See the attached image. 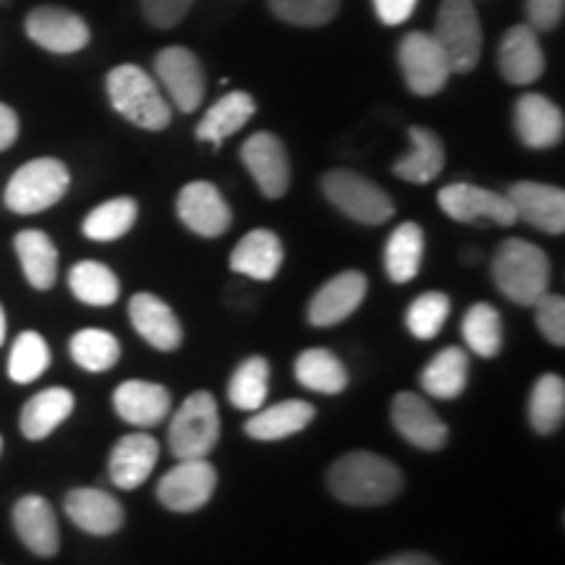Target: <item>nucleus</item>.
I'll return each mask as SVG.
<instances>
[{
	"label": "nucleus",
	"instance_id": "f257e3e1",
	"mask_svg": "<svg viewBox=\"0 0 565 565\" xmlns=\"http://www.w3.org/2000/svg\"><path fill=\"white\" fill-rule=\"evenodd\" d=\"M328 484L341 503L383 505L404 490V475L398 466L383 456L370 454V450H353L330 466Z\"/></svg>",
	"mask_w": 565,
	"mask_h": 565
},
{
	"label": "nucleus",
	"instance_id": "f03ea898",
	"mask_svg": "<svg viewBox=\"0 0 565 565\" xmlns=\"http://www.w3.org/2000/svg\"><path fill=\"white\" fill-rule=\"evenodd\" d=\"M105 89H108L113 110L139 129L166 131L171 126L173 105L162 95L160 84L137 63H121L110 68Z\"/></svg>",
	"mask_w": 565,
	"mask_h": 565
},
{
	"label": "nucleus",
	"instance_id": "7ed1b4c3",
	"mask_svg": "<svg viewBox=\"0 0 565 565\" xmlns=\"http://www.w3.org/2000/svg\"><path fill=\"white\" fill-rule=\"evenodd\" d=\"M550 273L553 270H550L547 254L524 238H508L494 252V286L505 299L521 303V307H534L536 299L547 294Z\"/></svg>",
	"mask_w": 565,
	"mask_h": 565
},
{
	"label": "nucleus",
	"instance_id": "20e7f679",
	"mask_svg": "<svg viewBox=\"0 0 565 565\" xmlns=\"http://www.w3.org/2000/svg\"><path fill=\"white\" fill-rule=\"evenodd\" d=\"M433 38L443 47L454 74H469L482 61L484 32L475 0H443Z\"/></svg>",
	"mask_w": 565,
	"mask_h": 565
},
{
	"label": "nucleus",
	"instance_id": "39448f33",
	"mask_svg": "<svg viewBox=\"0 0 565 565\" xmlns=\"http://www.w3.org/2000/svg\"><path fill=\"white\" fill-rule=\"evenodd\" d=\"M71 186V173L66 162L55 158H38L24 162L11 181L6 183L3 202L17 215H38L51 210L66 196Z\"/></svg>",
	"mask_w": 565,
	"mask_h": 565
},
{
	"label": "nucleus",
	"instance_id": "423d86ee",
	"mask_svg": "<svg viewBox=\"0 0 565 565\" xmlns=\"http://www.w3.org/2000/svg\"><path fill=\"white\" fill-rule=\"evenodd\" d=\"M320 186L335 210L362 225H383L395 212L391 194L383 186H377L362 173L349 171V168H335V171L324 173Z\"/></svg>",
	"mask_w": 565,
	"mask_h": 565
},
{
	"label": "nucleus",
	"instance_id": "0eeeda50",
	"mask_svg": "<svg viewBox=\"0 0 565 565\" xmlns=\"http://www.w3.org/2000/svg\"><path fill=\"white\" fill-rule=\"evenodd\" d=\"M221 440V414L207 391H196L183 401L168 427V445L175 461L207 458Z\"/></svg>",
	"mask_w": 565,
	"mask_h": 565
},
{
	"label": "nucleus",
	"instance_id": "6e6552de",
	"mask_svg": "<svg viewBox=\"0 0 565 565\" xmlns=\"http://www.w3.org/2000/svg\"><path fill=\"white\" fill-rule=\"evenodd\" d=\"M154 74L162 87V95L168 103L181 113H194L204 100V89H207V76L200 55L183 45L162 47L154 55Z\"/></svg>",
	"mask_w": 565,
	"mask_h": 565
},
{
	"label": "nucleus",
	"instance_id": "1a4fd4ad",
	"mask_svg": "<svg viewBox=\"0 0 565 565\" xmlns=\"http://www.w3.org/2000/svg\"><path fill=\"white\" fill-rule=\"evenodd\" d=\"M398 66L406 87L419 97H433L450 82V63L427 32H408L398 45Z\"/></svg>",
	"mask_w": 565,
	"mask_h": 565
},
{
	"label": "nucleus",
	"instance_id": "9d476101",
	"mask_svg": "<svg viewBox=\"0 0 565 565\" xmlns=\"http://www.w3.org/2000/svg\"><path fill=\"white\" fill-rule=\"evenodd\" d=\"M24 32L34 45L55 55H74L92 42V30L79 13L63 6H38L26 13Z\"/></svg>",
	"mask_w": 565,
	"mask_h": 565
},
{
	"label": "nucleus",
	"instance_id": "9b49d317",
	"mask_svg": "<svg viewBox=\"0 0 565 565\" xmlns=\"http://www.w3.org/2000/svg\"><path fill=\"white\" fill-rule=\"evenodd\" d=\"M437 204L456 223H490L508 228L519 221L505 194L475 186V183H450V186L440 189Z\"/></svg>",
	"mask_w": 565,
	"mask_h": 565
},
{
	"label": "nucleus",
	"instance_id": "f8f14e48",
	"mask_svg": "<svg viewBox=\"0 0 565 565\" xmlns=\"http://www.w3.org/2000/svg\"><path fill=\"white\" fill-rule=\"evenodd\" d=\"M215 487V466L207 458H186L160 479L158 500L173 513H194L210 503Z\"/></svg>",
	"mask_w": 565,
	"mask_h": 565
},
{
	"label": "nucleus",
	"instance_id": "ddd939ff",
	"mask_svg": "<svg viewBox=\"0 0 565 565\" xmlns=\"http://www.w3.org/2000/svg\"><path fill=\"white\" fill-rule=\"evenodd\" d=\"M242 162L267 200H280L291 186V160L273 131H257L244 141Z\"/></svg>",
	"mask_w": 565,
	"mask_h": 565
},
{
	"label": "nucleus",
	"instance_id": "4468645a",
	"mask_svg": "<svg viewBox=\"0 0 565 565\" xmlns=\"http://www.w3.org/2000/svg\"><path fill=\"white\" fill-rule=\"evenodd\" d=\"M179 221L202 238H217L231 228L233 212L221 194V189L210 181H192L179 192L175 200Z\"/></svg>",
	"mask_w": 565,
	"mask_h": 565
},
{
	"label": "nucleus",
	"instance_id": "2eb2a0df",
	"mask_svg": "<svg viewBox=\"0 0 565 565\" xmlns=\"http://www.w3.org/2000/svg\"><path fill=\"white\" fill-rule=\"evenodd\" d=\"M508 202L513 204L515 217L532 228L561 236L565 231V192L553 183L519 181L508 186Z\"/></svg>",
	"mask_w": 565,
	"mask_h": 565
},
{
	"label": "nucleus",
	"instance_id": "dca6fc26",
	"mask_svg": "<svg viewBox=\"0 0 565 565\" xmlns=\"http://www.w3.org/2000/svg\"><path fill=\"white\" fill-rule=\"evenodd\" d=\"M513 129L521 145L529 150H550V147L561 145L565 137L563 110L540 92H524L515 100Z\"/></svg>",
	"mask_w": 565,
	"mask_h": 565
},
{
	"label": "nucleus",
	"instance_id": "f3484780",
	"mask_svg": "<svg viewBox=\"0 0 565 565\" xmlns=\"http://www.w3.org/2000/svg\"><path fill=\"white\" fill-rule=\"evenodd\" d=\"M498 68L513 87H526L545 74V51L540 34L529 24H513L498 47Z\"/></svg>",
	"mask_w": 565,
	"mask_h": 565
},
{
	"label": "nucleus",
	"instance_id": "a211bd4d",
	"mask_svg": "<svg viewBox=\"0 0 565 565\" xmlns=\"http://www.w3.org/2000/svg\"><path fill=\"white\" fill-rule=\"evenodd\" d=\"M393 427L419 450H440L448 443V427L422 395L398 393L391 406Z\"/></svg>",
	"mask_w": 565,
	"mask_h": 565
},
{
	"label": "nucleus",
	"instance_id": "6ab92c4d",
	"mask_svg": "<svg viewBox=\"0 0 565 565\" xmlns=\"http://www.w3.org/2000/svg\"><path fill=\"white\" fill-rule=\"evenodd\" d=\"M370 282L359 270H345L328 280L309 303V322L315 328H333V324L349 320L366 299Z\"/></svg>",
	"mask_w": 565,
	"mask_h": 565
},
{
	"label": "nucleus",
	"instance_id": "aec40b11",
	"mask_svg": "<svg viewBox=\"0 0 565 565\" xmlns=\"http://www.w3.org/2000/svg\"><path fill=\"white\" fill-rule=\"evenodd\" d=\"M13 529L30 553L40 557L58 555L61 532L53 505L40 494H24L13 505Z\"/></svg>",
	"mask_w": 565,
	"mask_h": 565
},
{
	"label": "nucleus",
	"instance_id": "412c9836",
	"mask_svg": "<svg viewBox=\"0 0 565 565\" xmlns=\"http://www.w3.org/2000/svg\"><path fill=\"white\" fill-rule=\"evenodd\" d=\"M160 445L154 437L145 433L126 435L113 445L108 458V475L110 482L121 490H137L150 479V475L158 466Z\"/></svg>",
	"mask_w": 565,
	"mask_h": 565
},
{
	"label": "nucleus",
	"instance_id": "4be33fe9",
	"mask_svg": "<svg viewBox=\"0 0 565 565\" xmlns=\"http://www.w3.org/2000/svg\"><path fill=\"white\" fill-rule=\"evenodd\" d=\"M171 393L160 383H147V380H126L113 393V408L126 424L150 429L166 419L171 412Z\"/></svg>",
	"mask_w": 565,
	"mask_h": 565
},
{
	"label": "nucleus",
	"instance_id": "5701e85b",
	"mask_svg": "<svg viewBox=\"0 0 565 565\" xmlns=\"http://www.w3.org/2000/svg\"><path fill=\"white\" fill-rule=\"evenodd\" d=\"M66 515L82 532L110 536L124 526V505L110 492L79 487L66 494Z\"/></svg>",
	"mask_w": 565,
	"mask_h": 565
},
{
	"label": "nucleus",
	"instance_id": "b1692460",
	"mask_svg": "<svg viewBox=\"0 0 565 565\" xmlns=\"http://www.w3.org/2000/svg\"><path fill=\"white\" fill-rule=\"evenodd\" d=\"M129 317L134 330L145 338L152 349L175 351L183 341L179 317L166 301L154 294H137L129 303Z\"/></svg>",
	"mask_w": 565,
	"mask_h": 565
},
{
	"label": "nucleus",
	"instance_id": "393cba45",
	"mask_svg": "<svg viewBox=\"0 0 565 565\" xmlns=\"http://www.w3.org/2000/svg\"><path fill=\"white\" fill-rule=\"evenodd\" d=\"M282 257L280 238L267 228H254L233 246L231 270L252 280H273L280 273Z\"/></svg>",
	"mask_w": 565,
	"mask_h": 565
},
{
	"label": "nucleus",
	"instance_id": "a878e982",
	"mask_svg": "<svg viewBox=\"0 0 565 565\" xmlns=\"http://www.w3.org/2000/svg\"><path fill=\"white\" fill-rule=\"evenodd\" d=\"M74 393L66 391V387H47V391H40L38 395H32V398L26 401L24 408H21V435L34 443L45 440L47 435H53L55 429L74 414Z\"/></svg>",
	"mask_w": 565,
	"mask_h": 565
},
{
	"label": "nucleus",
	"instance_id": "bb28decb",
	"mask_svg": "<svg viewBox=\"0 0 565 565\" xmlns=\"http://www.w3.org/2000/svg\"><path fill=\"white\" fill-rule=\"evenodd\" d=\"M257 113V103L249 92L236 89L223 95L215 105H210V110L204 113L200 126H196V139L207 141V145L221 147L225 139L233 137L236 131H242L246 124L252 121V116Z\"/></svg>",
	"mask_w": 565,
	"mask_h": 565
},
{
	"label": "nucleus",
	"instance_id": "cd10ccee",
	"mask_svg": "<svg viewBox=\"0 0 565 565\" xmlns=\"http://www.w3.org/2000/svg\"><path fill=\"white\" fill-rule=\"evenodd\" d=\"M315 419V406L307 401L291 398L280 401V404L257 408L252 414V419L246 422V435L254 437L259 443H273L282 440V437H291L301 429H307Z\"/></svg>",
	"mask_w": 565,
	"mask_h": 565
},
{
	"label": "nucleus",
	"instance_id": "c85d7f7f",
	"mask_svg": "<svg viewBox=\"0 0 565 565\" xmlns=\"http://www.w3.org/2000/svg\"><path fill=\"white\" fill-rule=\"evenodd\" d=\"M17 257L24 270V278L38 291H51L58 280V249L53 238L38 228L17 233Z\"/></svg>",
	"mask_w": 565,
	"mask_h": 565
},
{
	"label": "nucleus",
	"instance_id": "c756f323",
	"mask_svg": "<svg viewBox=\"0 0 565 565\" xmlns=\"http://www.w3.org/2000/svg\"><path fill=\"white\" fill-rule=\"evenodd\" d=\"M412 139V152L404 154L393 166V173L408 183H429L443 173L445 168V147L433 129L412 126L408 129Z\"/></svg>",
	"mask_w": 565,
	"mask_h": 565
},
{
	"label": "nucleus",
	"instance_id": "7c9ffc66",
	"mask_svg": "<svg viewBox=\"0 0 565 565\" xmlns=\"http://www.w3.org/2000/svg\"><path fill=\"white\" fill-rule=\"evenodd\" d=\"M469 383V356L458 345H448L422 370V387L429 398L454 401Z\"/></svg>",
	"mask_w": 565,
	"mask_h": 565
},
{
	"label": "nucleus",
	"instance_id": "2f4dec72",
	"mask_svg": "<svg viewBox=\"0 0 565 565\" xmlns=\"http://www.w3.org/2000/svg\"><path fill=\"white\" fill-rule=\"evenodd\" d=\"M296 380L307 391L322 395H338L349 385V372L341 359L328 349H309L296 359Z\"/></svg>",
	"mask_w": 565,
	"mask_h": 565
},
{
	"label": "nucleus",
	"instance_id": "473e14b6",
	"mask_svg": "<svg viewBox=\"0 0 565 565\" xmlns=\"http://www.w3.org/2000/svg\"><path fill=\"white\" fill-rule=\"evenodd\" d=\"M424 231L416 223H401L385 244V273L393 282L414 280L422 270Z\"/></svg>",
	"mask_w": 565,
	"mask_h": 565
},
{
	"label": "nucleus",
	"instance_id": "72a5a7b5",
	"mask_svg": "<svg viewBox=\"0 0 565 565\" xmlns=\"http://www.w3.org/2000/svg\"><path fill=\"white\" fill-rule=\"evenodd\" d=\"M139 217V204L131 196H116L97 204L95 210L84 217L82 231L89 242H118L134 228Z\"/></svg>",
	"mask_w": 565,
	"mask_h": 565
},
{
	"label": "nucleus",
	"instance_id": "f704fd0d",
	"mask_svg": "<svg viewBox=\"0 0 565 565\" xmlns=\"http://www.w3.org/2000/svg\"><path fill=\"white\" fill-rule=\"evenodd\" d=\"M68 288L76 299L89 303V307H110L121 296V282H118L116 273L108 265L92 263V259L71 267Z\"/></svg>",
	"mask_w": 565,
	"mask_h": 565
},
{
	"label": "nucleus",
	"instance_id": "c9c22d12",
	"mask_svg": "<svg viewBox=\"0 0 565 565\" xmlns=\"http://www.w3.org/2000/svg\"><path fill=\"white\" fill-rule=\"evenodd\" d=\"M565 416V383L557 374H542L529 398V422L534 433L553 435L561 429Z\"/></svg>",
	"mask_w": 565,
	"mask_h": 565
},
{
	"label": "nucleus",
	"instance_id": "e433bc0d",
	"mask_svg": "<svg viewBox=\"0 0 565 565\" xmlns=\"http://www.w3.org/2000/svg\"><path fill=\"white\" fill-rule=\"evenodd\" d=\"M71 359L87 372H108L121 359V343L108 330H79L68 343Z\"/></svg>",
	"mask_w": 565,
	"mask_h": 565
},
{
	"label": "nucleus",
	"instance_id": "4c0bfd02",
	"mask_svg": "<svg viewBox=\"0 0 565 565\" xmlns=\"http://www.w3.org/2000/svg\"><path fill=\"white\" fill-rule=\"evenodd\" d=\"M463 341L477 356L492 359L503 349V320L492 303H475L463 317Z\"/></svg>",
	"mask_w": 565,
	"mask_h": 565
},
{
	"label": "nucleus",
	"instance_id": "58836bf2",
	"mask_svg": "<svg viewBox=\"0 0 565 565\" xmlns=\"http://www.w3.org/2000/svg\"><path fill=\"white\" fill-rule=\"evenodd\" d=\"M267 383H270V364L263 356H252L236 366L231 383L228 398L242 412H257L267 401Z\"/></svg>",
	"mask_w": 565,
	"mask_h": 565
},
{
	"label": "nucleus",
	"instance_id": "ea45409f",
	"mask_svg": "<svg viewBox=\"0 0 565 565\" xmlns=\"http://www.w3.org/2000/svg\"><path fill=\"white\" fill-rule=\"evenodd\" d=\"M47 366H51V349H47V341L40 333L26 330V333H21L17 341H13L9 356L11 383H34V380L47 372Z\"/></svg>",
	"mask_w": 565,
	"mask_h": 565
},
{
	"label": "nucleus",
	"instance_id": "a19ab883",
	"mask_svg": "<svg viewBox=\"0 0 565 565\" xmlns=\"http://www.w3.org/2000/svg\"><path fill=\"white\" fill-rule=\"evenodd\" d=\"M273 17L282 24L317 30L328 26L341 13V0H267Z\"/></svg>",
	"mask_w": 565,
	"mask_h": 565
},
{
	"label": "nucleus",
	"instance_id": "79ce46f5",
	"mask_svg": "<svg viewBox=\"0 0 565 565\" xmlns=\"http://www.w3.org/2000/svg\"><path fill=\"white\" fill-rule=\"evenodd\" d=\"M450 315V299L440 291H429L416 296L406 312V328L416 341H433L445 328V320Z\"/></svg>",
	"mask_w": 565,
	"mask_h": 565
},
{
	"label": "nucleus",
	"instance_id": "37998d69",
	"mask_svg": "<svg viewBox=\"0 0 565 565\" xmlns=\"http://www.w3.org/2000/svg\"><path fill=\"white\" fill-rule=\"evenodd\" d=\"M534 317L540 333L547 338V343H553L561 349L565 345V301L557 294L540 296L534 303Z\"/></svg>",
	"mask_w": 565,
	"mask_h": 565
},
{
	"label": "nucleus",
	"instance_id": "c03bdc74",
	"mask_svg": "<svg viewBox=\"0 0 565 565\" xmlns=\"http://www.w3.org/2000/svg\"><path fill=\"white\" fill-rule=\"evenodd\" d=\"M194 3L196 0H139L147 24L154 26V30H173V26H179Z\"/></svg>",
	"mask_w": 565,
	"mask_h": 565
},
{
	"label": "nucleus",
	"instance_id": "a18cd8bd",
	"mask_svg": "<svg viewBox=\"0 0 565 565\" xmlns=\"http://www.w3.org/2000/svg\"><path fill=\"white\" fill-rule=\"evenodd\" d=\"M565 0H526V19L534 32H553L563 21Z\"/></svg>",
	"mask_w": 565,
	"mask_h": 565
},
{
	"label": "nucleus",
	"instance_id": "49530a36",
	"mask_svg": "<svg viewBox=\"0 0 565 565\" xmlns=\"http://www.w3.org/2000/svg\"><path fill=\"white\" fill-rule=\"evenodd\" d=\"M419 0H372L374 13L385 26H401L414 17Z\"/></svg>",
	"mask_w": 565,
	"mask_h": 565
},
{
	"label": "nucleus",
	"instance_id": "de8ad7c7",
	"mask_svg": "<svg viewBox=\"0 0 565 565\" xmlns=\"http://www.w3.org/2000/svg\"><path fill=\"white\" fill-rule=\"evenodd\" d=\"M19 139V116L11 105L0 103V152H6L13 147V141Z\"/></svg>",
	"mask_w": 565,
	"mask_h": 565
},
{
	"label": "nucleus",
	"instance_id": "09e8293b",
	"mask_svg": "<svg viewBox=\"0 0 565 565\" xmlns=\"http://www.w3.org/2000/svg\"><path fill=\"white\" fill-rule=\"evenodd\" d=\"M377 565H440V563L433 561L429 555H422V553H401V555L387 557V561L377 563Z\"/></svg>",
	"mask_w": 565,
	"mask_h": 565
},
{
	"label": "nucleus",
	"instance_id": "8fccbe9b",
	"mask_svg": "<svg viewBox=\"0 0 565 565\" xmlns=\"http://www.w3.org/2000/svg\"><path fill=\"white\" fill-rule=\"evenodd\" d=\"M3 341H6V312L3 307H0V345H3Z\"/></svg>",
	"mask_w": 565,
	"mask_h": 565
},
{
	"label": "nucleus",
	"instance_id": "3c124183",
	"mask_svg": "<svg viewBox=\"0 0 565 565\" xmlns=\"http://www.w3.org/2000/svg\"><path fill=\"white\" fill-rule=\"evenodd\" d=\"M11 3V0H0V6H9Z\"/></svg>",
	"mask_w": 565,
	"mask_h": 565
},
{
	"label": "nucleus",
	"instance_id": "603ef678",
	"mask_svg": "<svg viewBox=\"0 0 565 565\" xmlns=\"http://www.w3.org/2000/svg\"><path fill=\"white\" fill-rule=\"evenodd\" d=\"M0 450H3V437H0Z\"/></svg>",
	"mask_w": 565,
	"mask_h": 565
}]
</instances>
